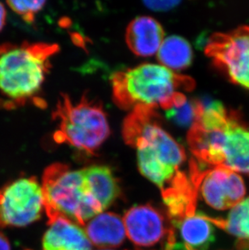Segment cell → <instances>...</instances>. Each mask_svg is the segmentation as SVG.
Returning <instances> with one entry per match:
<instances>
[{"label":"cell","instance_id":"cell-20","mask_svg":"<svg viewBox=\"0 0 249 250\" xmlns=\"http://www.w3.org/2000/svg\"><path fill=\"white\" fill-rule=\"evenodd\" d=\"M180 3L179 1H147L144 2L146 7L158 12H165L172 9Z\"/></svg>","mask_w":249,"mask_h":250},{"label":"cell","instance_id":"cell-1","mask_svg":"<svg viewBox=\"0 0 249 250\" xmlns=\"http://www.w3.org/2000/svg\"><path fill=\"white\" fill-rule=\"evenodd\" d=\"M123 133L126 144L137 150L139 171L164 190L186 161L183 146L164 130L156 109L150 107L132 109Z\"/></svg>","mask_w":249,"mask_h":250},{"label":"cell","instance_id":"cell-19","mask_svg":"<svg viewBox=\"0 0 249 250\" xmlns=\"http://www.w3.org/2000/svg\"><path fill=\"white\" fill-rule=\"evenodd\" d=\"M11 9L27 23L34 21L36 16L45 4V1H8Z\"/></svg>","mask_w":249,"mask_h":250},{"label":"cell","instance_id":"cell-2","mask_svg":"<svg viewBox=\"0 0 249 250\" xmlns=\"http://www.w3.org/2000/svg\"><path fill=\"white\" fill-rule=\"evenodd\" d=\"M194 86L190 77L157 64H142L112 76L113 102L124 110L144 106L167 111L182 91H190Z\"/></svg>","mask_w":249,"mask_h":250},{"label":"cell","instance_id":"cell-12","mask_svg":"<svg viewBox=\"0 0 249 250\" xmlns=\"http://www.w3.org/2000/svg\"><path fill=\"white\" fill-rule=\"evenodd\" d=\"M161 24L150 17L133 20L126 28L125 42L132 52L141 57H149L158 52L165 41Z\"/></svg>","mask_w":249,"mask_h":250},{"label":"cell","instance_id":"cell-14","mask_svg":"<svg viewBox=\"0 0 249 250\" xmlns=\"http://www.w3.org/2000/svg\"><path fill=\"white\" fill-rule=\"evenodd\" d=\"M86 235L90 242L99 248H115L123 243L126 231L119 215L102 213L86 225Z\"/></svg>","mask_w":249,"mask_h":250},{"label":"cell","instance_id":"cell-22","mask_svg":"<svg viewBox=\"0 0 249 250\" xmlns=\"http://www.w3.org/2000/svg\"><path fill=\"white\" fill-rule=\"evenodd\" d=\"M0 250H11L9 241L2 232H0Z\"/></svg>","mask_w":249,"mask_h":250},{"label":"cell","instance_id":"cell-6","mask_svg":"<svg viewBox=\"0 0 249 250\" xmlns=\"http://www.w3.org/2000/svg\"><path fill=\"white\" fill-rule=\"evenodd\" d=\"M53 117L58 123L54 140L90 155L98 150L110 134L102 105L86 94L77 103L62 94Z\"/></svg>","mask_w":249,"mask_h":250},{"label":"cell","instance_id":"cell-16","mask_svg":"<svg viewBox=\"0 0 249 250\" xmlns=\"http://www.w3.org/2000/svg\"><path fill=\"white\" fill-rule=\"evenodd\" d=\"M157 59L165 67L172 71H180L190 65L193 50L186 39L179 36H171L163 42L158 50Z\"/></svg>","mask_w":249,"mask_h":250},{"label":"cell","instance_id":"cell-17","mask_svg":"<svg viewBox=\"0 0 249 250\" xmlns=\"http://www.w3.org/2000/svg\"><path fill=\"white\" fill-rule=\"evenodd\" d=\"M209 220L240 241L249 243V197L235 205L226 219L209 217Z\"/></svg>","mask_w":249,"mask_h":250},{"label":"cell","instance_id":"cell-15","mask_svg":"<svg viewBox=\"0 0 249 250\" xmlns=\"http://www.w3.org/2000/svg\"><path fill=\"white\" fill-rule=\"evenodd\" d=\"M95 198L105 210L119 195L118 181L109 167L92 166L82 170Z\"/></svg>","mask_w":249,"mask_h":250},{"label":"cell","instance_id":"cell-4","mask_svg":"<svg viewBox=\"0 0 249 250\" xmlns=\"http://www.w3.org/2000/svg\"><path fill=\"white\" fill-rule=\"evenodd\" d=\"M188 143L199 163L249 175V125L235 112L217 125L194 123Z\"/></svg>","mask_w":249,"mask_h":250},{"label":"cell","instance_id":"cell-8","mask_svg":"<svg viewBox=\"0 0 249 250\" xmlns=\"http://www.w3.org/2000/svg\"><path fill=\"white\" fill-rule=\"evenodd\" d=\"M205 53L233 83L249 89V26L214 33Z\"/></svg>","mask_w":249,"mask_h":250},{"label":"cell","instance_id":"cell-7","mask_svg":"<svg viewBox=\"0 0 249 250\" xmlns=\"http://www.w3.org/2000/svg\"><path fill=\"white\" fill-rule=\"evenodd\" d=\"M43 209L42 187L36 177H20L0 189V229L32 224Z\"/></svg>","mask_w":249,"mask_h":250},{"label":"cell","instance_id":"cell-18","mask_svg":"<svg viewBox=\"0 0 249 250\" xmlns=\"http://www.w3.org/2000/svg\"><path fill=\"white\" fill-rule=\"evenodd\" d=\"M198 101H188L186 99L175 104L172 109L167 110V116L175 123L181 126L191 127L194 124L198 115Z\"/></svg>","mask_w":249,"mask_h":250},{"label":"cell","instance_id":"cell-23","mask_svg":"<svg viewBox=\"0 0 249 250\" xmlns=\"http://www.w3.org/2000/svg\"></svg>","mask_w":249,"mask_h":250},{"label":"cell","instance_id":"cell-5","mask_svg":"<svg viewBox=\"0 0 249 250\" xmlns=\"http://www.w3.org/2000/svg\"><path fill=\"white\" fill-rule=\"evenodd\" d=\"M42 187L49 222L62 217L85 226L87 220L104 210L82 170H72L64 164H53L43 173Z\"/></svg>","mask_w":249,"mask_h":250},{"label":"cell","instance_id":"cell-13","mask_svg":"<svg viewBox=\"0 0 249 250\" xmlns=\"http://www.w3.org/2000/svg\"><path fill=\"white\" fill-rule=\"evenodd\" d=\"M43 238V250H92V245L82 229L66 218L49 222Z\"/></svg>","mask_w":249,"mask_h":250},{"label":"cell","instance_id":"cell-21","mask_svg":"<svg viewBox=\"0 0 249 250\" xmlns=\"http://www.w3.org/2000/svg\"><path fill=\"white\" fill-rule=\"evenodd\" d=\"M7 18V11L5 8L4 5L0 2V31L2 30L6 23Z\"/></svg>","mask_w":249,"mask_h":250},{"label":"cell","instance_id":"cell-3","mask_svg":"<svg viewBox=\"0 0 249 250\" xmlns=\"http://www.w3.org/2000/svg\"><path fill=\"white\" fill-rule=\"evenodd\" d=\"M59 51V45L50 43L0 45V93L20 104L35 97Z\"/></svg>","mask_w":249,"mask_h":250},{"label":"cell","instance_id":"cell-9","mask_svg":"<svg viewBox=\"0 0 249 250\" xmlns=\"http://www.w3.org/2000/svg\"><path fill=\"white\" fill-rule=\"evenodd\" d=\"M198 192L205 202L216 210L233 208L246 194L245 182L240 173L224 167L202 170Z\"/></svg>","mask_w":249,"mask_h":250},{"label":"cell","instance_id":"cell-10","mask_svg":"<svg viewBox=\"0 0 249 250\" xmlns=\"http://www.w3.org/2000/svg\"><path fill=\"white\" fill-rule=\"evenodd\" d=\"M123 221L127 236L141 247L157 245L169 232L164 215L150 205L134 206L125 212Z\"/></svg>","mask_w":249,"mask_h":250},{"label":"cell","instance_id":"cell-11","mask_svg":"<svg viewBox=\"0 0 249 250\" xmlns=\"http://www.w3.org/2000/svg\"><path fill=\"white\" fill-rule=\"evenodd\" d=\"M172 229L180 241L171 250H208L214 241V224L208 215L196 212L172 223Z\"/></svg>","mask_w":249,"mask_h":250}]
</instances>
